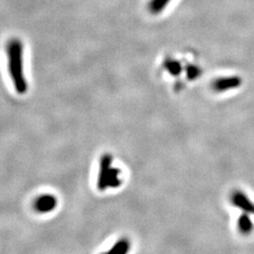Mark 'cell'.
Returning <instances> with one entry per match:
<instances>
[{
	"mask_svg": "<svg viewBox=\"0 0 254 254\" xmlns=\"http://www.w3.org/2000/svg\"><path fill=\"white\" fill-rule=\"evenodd\" d=\"M23 43L17 38L11 39L7 44L9 72L16 91L19 95H25L28 91V83L23 69Z\"/></svg>",
	"mask_w": 254,
	"mask_h": 254,
	"instance_id": "cell-1",
	"label": "cell"
},
{
	"mask_svg": "<svg viewBox=\"0 0 254 254\" xmlns=\"http://www.w3.org/2000/svg\"><path fill=\"white\" fill-rule=\"evenodd\" d=\"M112 158L111 155H104L100 160V167L97 178V189L100 191L106 190L108 187L109 175L111 170Z\"/></svg>",
	"mask_w": 254,
	"mask_h": 254,
	"instance_id": "cell-2",
	"label": "cell"
},
{
	"mask_svg": "<svg viewBox=\"0 0 254 254\" xmlns=\"http://www.w3.org/2000/svg\"><path fill=\"white\" fill-rule=\"evenodd\" d=\"M58 205L57 198L53 195H42L38 197L34 203V207L39 213H50L52 212Z\"/></svg>",
	"mask_w": 254,
	"mask_h": 254,
	"instance_id": "cell-3",
	"label": "cell"
},
{
	"mask_svg": "<svg viewBox=\"0 0 254 254\" xmlns=\"http://www.w3.org/2000/svg\"><path fill=\"white\" fill-rule=\"evenodd\" d=\"M241 83L242 80L238 77H226L215 80L212 87L214 91L222 93L233 89H237L241 85Z\"/></svg>",
	"mask_w": 254,
	"mask_h": 254,
	"instance_id": "cell-4",
	"label": "cell"
},
{
	"mask_svg": "<svg viewBox=\"0 0 254 254\" xmlns=\"http://www.w3.org/2000/svg\"><path fill=\"white\" fill-rule=\"evenodd\" d=\"M232 204L246 213L254 214V204L242 192L237 191L232 195Z\"/></svg>",
	"mask_w": 254,
	"mask_h": 254,
	"instance_id": "cell-5",
	"label": "cell"
},
{
	"mask_svg": "<svg viewBox=\"0 0 254 254\" xmlns=\"http://www.w3.org/2000/svg\"><path fill=\"white\" fill-rule=\"evenodd\" d=\"M238 229L244 236L250 235L254 230V223L249 216V213H243L238 219Z\"/></svg>",
	"mask_w": 254,
	"mask_h": 254,
	"instance_id": "cell-6",
	"label": "cell"
},
{
	"mask_svg": "<svg viewBox=\"0 0 254 254\" xmlns=\"http://www.w3.org/2000/svg\"><path fill=\"white\" fill-rule=\"evenodd\" d=\"M172 0H150L148 4V9L152 15H159L161 14L167 6L171 3Z\"/></svg>",
	"mask_w": 254,
	"mask_h": 254,
	"instance_id": "cell-7",
	"label": "cell"
},
{
	"mask_svg": "<svg viewBox=\"0 0 254 254\" xmlns=\"http://www.w3.org/2000/svg\"><path fill=\"white\" fill-rule=\"evenodd\" d=\"M129 250H130V242L126 238L121 239L113 245L109 254H126L129 252Z\"/></svg>",
	"mask_w": 254,
	"mask_h": 254,
	"instance_id": "cell-8",
	"label": "cell"
},
{
	"mask_svg": "<svg viewBox=\"0 0 254 254\" xmlns=\"http://www.w3.org/2000/svg\"><path fill=\"white\" fill-rule=\"evenodd\" d=\"M164 67L174 77L180 76L183 71L181 64L175 60H166V62L164 63Z\"/></svg>",
	"mask_w": 254,
	"mask_h": 254,
	"instance_id": "cell-9",
	"label": "cell"
},
{
	"mask_svg": "<svg viewBox=\"0 0 254 254\" xmlns=\"http://www.w3.org/2000/svg\"><path fill=\"white\" fill-rule=\"evenodd\" d=\"M121 171L117 168H111V173L109 175V180H108V187L111 189H117L121 186L122 180L120 178Z\"/></svg>",
	"mask_w": 254,
	"mask_h": 254,
	"instance_id": "cell-10",
	"label": "cell"
},
{
	"mask_svg": "<svg viewBox=\"0 0 254 254\" xmlns=\"http://www.w3.org/2000/svg\"><path fill=\"white\" fill-rule=\"evenodd\" d=\"M187 77L190 80L197 79L201 76V70L195 65H189L186 69Z\"/></svg>",
	"mask_w": 254,
	"mask_h": 254,
	"instance_id": "cell-11",
	"label": "cell"
}]
</instances>
